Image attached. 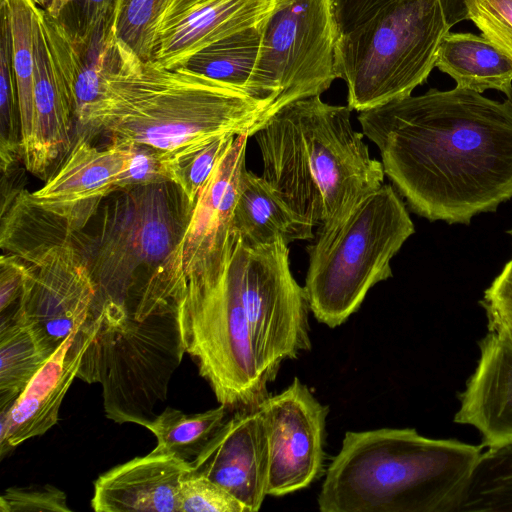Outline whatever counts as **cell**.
I'll return each instance as SVG.
<instances>
[{
	"mask_svg": "<svg viewBox=\"0 0 512 512\" xmlns=\"http://www.w3.org/2000/svg\"><path fill=\"white\" fill-rule=\"evenodd\" d=\"M446 512H512V442L480 453Z\"/></svg>",
	"mask_w": 512,
	"mask_h": 512,
	"instance_id": "cell-26",
	"label": "cell"
},
{
	"mask_svg": "<svg viewBox=\"0 0 512 512\" xmlns=\"http://www.w3.org/2000/svg\"><path fill=\"white\" fill-rule=\"evenodd\" d=\"M128 141H110L99 149L88 134H78L56 172L38 190L28 193L32 204L70 235L83 229L102 200L117 191L116 180L128 155Z\"/></svg>",
	"mask_w": 512,
	"mask_h": 512,
	"instance_id": "cell-15",
	"label": "cell"
},
{
	"mask_svg": "<svg viewBox=\"0 0 512 512\" xmlns=\"http://www.w3.org/2000/svg\"><path fill=\"white\" fill-rule=\"evenodd\" d=\"M129 143L125 166L115 183L117 191L162 182L179 184V166L170 155L145 144Z\"/></svg>",
	"mask_w": 512,
	"mask_h": 512,
	"instance_id": "cell-32",
	"label": "cell"
},
{
	"mask_svg": "<svg viewBox=\"0 0 512 512\" xmlns=\"http://www.w3.org/2000/svg\"><path fill=\"white\" fill-rule=\"evenodd\" d=\"M480 304L488 320V332L512 349V259L485 290Z\"/></svg>",
	"mask_w": 512,
	"mask_h": 512,
	"instance_id": "cell-37",
	"label": "cell"
},
{
	"mask_svg": "<svg viewBox=\"0 0 512 512\" xmlns=\"http://www.w3.org/2000/svg\"><path fill=\"white\" fill-rule=\"evenodd\" d=\"M313 225L293 212L263 179L245 169L235 204L232 233L250 247L314 238Z\"/></svg>",
	"mask_w": 512,
	"mask_h": 512,
	"instance_id": "cell-23",
	"label": "cell"
},
{
	"mask_svg": "<svg viewBox=\"0 0 512 512\" xmlns=\"http://www.w3.org/2000/svg\"><path fill=\"white\" fill-rule=\"evenodd\" d=\"M227 407L187 414L167 407L146 427L157 439L152 450L192 461L226 420Z\"/></svg>",
	"mask_w": 512,
	"mask_h": 512,
	"instance_id": "cell-28",
	"label": "cell"
},
{
	"mask_svg": "<svg viewBox=\"0 0 512 512\" xmlns=\"http://www.w3.org/2000/svg\"><path fill=\"white\" fill-rule=\"evenodd\" d=\"M263 179L285 204L319 229L341 222L366 195L384 184L381 161L370 156L348 106L320 95L290 102L254 134Z\"/></svg>",
	"mask_w": 512,
	"mask_h": 512,
	"instance_id": "cell-3",
	"label": "cell"
},
{
	"mask_svg": "<svg viewBox=\"0 0 512 512\" xmlns=\"http://www.w3.org/2000/svg\"><path fill=\"white\" fill-rule=\"evenodd\" d=\"M414 232L390 184L363 197L338 224L319 229L307 247L303 286L314 317L330 328L343 324L375 284L392 276L391 260Z\"/></svg>",
	"mask_w": 512,
	"mask_h": 512,
	"instance_id": "cell-6",
	"label": "cell"
},
{
	"mask_svg": "<svg viewBox=\"0 0 512 512\" xmlns=\"http://www.w3.org/2000/svg\"><path fill=\"white\" fill-rule=\"evenodd\" d=\"M261 23L202 49L187 61L184 68L250 93L249 84L260 47Z\"/></svg>",
	"mask_w": 512,
	"mask_h": 512,
	"instance_id": "cell-27",
	"label": "cell"
},
{
	"mask_svg": "<svg viewBox=\"0 0 512 512\" xmlns=\"http://www.w3.org/2000/svg\"><path fill=\"white\" fill-rule=\"evenodd\" d=\"M250 135L239 134L222 155L200 191L189 222L170 254L151 272L130 307L136 319L168 311L187 273L232 235V219L240 180L246 169V147Z\"/></svg>",
	"mask_w": 512,
	"mask_h": 512,
	"instance_id": "cell-12",
	"label": "cell"
},
{
	"mask_svg": "<svg viewBox=\"0 0 512 512\" xmlns=\"http://www.w3.org/2000/svg\"><path fill=\"white\" fill-rule=\"evenodd\" d=\"M435 67L457 87L479 93L493 89L512 100V59L483 35L449 31L439 44Z\"/></svg>",
	"mask_w": 512,
	"mask_h": 512,
	"instance_id": "cell-24",
	"label": "cell"
},
{
	"mask_svg": "<svg viewBox=\"0 0 512 512\" xmlns=\"http://www.w3.org/2000/svg\"><path fill=\"white\" fill-rule=\"evenodd\" d=\"M272 101L184 67L138 58L110 77L100 98L76 119L86 132L145 144L179 164L224 135L254 134L272 116Z\"/></svg>",
	"mask_w": 512,
	"mask_h": 512,
	"instance_id": "cell-2",
	"label": "cell"
},
{
	"mask_svg": "<svg viewBox=\"0 0 512 512\" xmlns=\"http://www.w3.org/2000/svg\"><path fill=\"white\" fill-rule=\"evenodd\" d=\"M56 349L43 331L14 311L0 324V408L13 405Z\"/></svg>",
	"mask_w": 512,
	"mask_h": 512,
	"instance_id": "cell-25",
	"label": "cell"
},
{
	"mask_svg": "<svg viewBox=\"0 0 512 512\" xmlns=\"http://www.w3.org/2000/svg\"><path fill=\"white\" fill-rule=\"evenodd\" d=\"M237 135H224L194 151L179 166V186L189 202L195 205L203 186L216 164L230 147Z\"/></svg>",
	"mask_w": 512,
	"mask_h": 512,
	"instance_id": "cell-36",
	"label": "cell"
},
{
	"mask_svg": "<svg viewBox=\"0 0 512 512\" xmlns=\"http://www.w3.org/2000/svg\"><path fill=\"white\" fill-rule=\"evenodd\" d=\"M95 313L98 330L77 378L101 385L108 419L146 428L186 353L175 307L138 320L125 305L106 301Z\"/></svg>",
	"mask_w": 512,
	"mask_h": 512,
	"instance_id": "cell-7",
	"label": "cell"
},
{
	"mask_svg": "<svg viewBox=\"0 0 512 512\" xmlns=\"http://www.w3.org/2000/svg\"><path fill=\"white\" fill-rule=\"evenodd\" d=\"M4 1L11 24L23 152L30 142L34 120V22L37 5L31 0Z\"/></svg>",
	"mask_w": 512,
	"mask_h": 512,
	"instance_id": "cell-29",
	"label": "cell"
},
{
	"mask_svg": "<svg viewBox=\"0 0 512 512\" xmlns=\"http://www.w3.org/2000/svg\"><path fill=\"white\" fill-rule=\"evenodd\" d=\"M338 37L331 0H273L260 27L250 93L271 100L273 114L295 100L321 95L338 78Z\"/></svg>",
	"mask_w": 512,
	"mask_h": 512,
	"instance_id": "cell-10",
	"label": "cell"
},
{
	"mask_svg": "<svg viewBox=\"0 0 512 512\" xmlns=\"http://www.w3.org/2000/svg\"><path fill=\"white\" fill-rule=\"evenodd\" d=\"M234 255L253 352L270 383L284 360L311 349L308 300L283 240L250 247L235 236Z\"/></svg>",
	"mask_w": 512,
	"mask_h": 512,
	"instance_id": "cell-11",
	"label": "cell"
},
{
	"mask_svg": "<svg viewBox=\"0 0 512 512\" xmlns=\"http://www.w3.org/2000/svg\"><path fill=\"white\" fill-rule=\"evenodd\" d=\"M103 212L88 266L96 285L95 311L106 301L128 306L138 273L151 272L170 254L194 205L174 182L121 190Z\"/></svg>",
	"mask_w": 512,
	"mask_h": 512,
	"instance_id": "cell-9",
	"label": "cell"
},
{
	"mask_svg": "<svg viewBox=\"0 0 512 512\" xmlns=\"http://www.w3.org/2000/svg\"><path fill=\"white\" fill-rule=\"evenodd\" d=\"M179 512H247V510L220 485L191 471L180 483Z\"/></svg>",
	"mask_w": 512,
	"mask_h": 512,
	"instance_id": "cell-34",
	"label": "cell"
},
{
	"mask_svg": "<svg viewBox=\"0 0 512 512\" xmlns=\"http://www.w3.org/2000/svg\"><path fill=\"white\" fill-rule=\"evenodd\" d=\"M33 3H35L38 7L45 9L52 0H31Z\"/></svg>",
	"mask_w": 512,
	"mask_h": 512,
	"instance_id": "cell-42",
	"label": "cell"
},
{
	"mask_svg": "<svg viewBox=\"0 0 512 512\" xmlns=\"http://www.w3.org/2000/svg\"><path fill=\"white\" fill-rule=\"evenodd\" d=\"M192 472L220 485L247 510L256 512L267 495L268 436L258 407L226 419L199 455Z\"/></svg>",
	"mask_w": 512,
	"mask_h": 512,
	"instance_id": "cell-16",
	"label": "cell"
},
{
	"mask_svg": "<svg viewBox=\"0 0 512 512\" xmlns=\"http://www.w3.org/2000/svg\"><path fill=\"white\" fill-rule=\"evenodd\" d=\"M192 471L190 461L171 454L136 457L94 481L96 512H179V488Z\"/></svg>",
	"mask_w": 512,
	"mask_h": 512,
	"instance_id": "cell-21",
	"label": "cell"
},
{
	"mask_svg": "<svg viewBox=\"0 0 512 512\" xmlns=\"http://www.w3.org/2000/svg\"><path fill=\"white\" fill-rule=\"evenodd\" d=\"M441 3L449 28L468 19L464 0H441Z\"/></svg>",
	"mask_w": 512,
	"mask_h": 512,
	"instance_id": "cell-41",
	"label": "cell"
},
{
	"mask_svg": "<svg viewBox=\"0 0 512 512\" xmlns=\"http://www.w3.org/2000/svg\"><path fill=\"white\" fill-rule=\"evenodd\" d=\"M0 31V168L5 172L22 160V137L11 24L4 0H0Z\"/></svg>",
	"mask_w": 512,
	"mask_h": 512,
	"instance_id": "cell-30",
	"label": "cell"
},
{
	"mask_svg": "<svg viewBox=\"0 0 512 512\" xmlns=\"http://www.w3.org/2000/svg\"><path fill=\"white\" fill-rule=\"evenodd\" d=\"M235 236L187 273L174 305L186 353L221 405L248 409L268 396L257 364L234 255Z\"/></svg>",
	"mask_w": 512,
	"mask_h": 512,
	"instance_id": "cell-5",
	"label": "cell"
},
{
	"mask_svg": "<svg viewBox=\"0 0 512 512\" xmlns=\"http://www.w3.org/2000/svg\"><path fill=\"white\" fill-rule=\"evenodd\" d=\"M25 277V261L12 253L0 259V311L3 314L22 292Z\"/></svg>",
	"mask_w": 512,
	"mask_h": 512,
	"instance_id": "cell-40",
	"label": "cell"
},
{
	"mask_svg": "<svg viewBox=\"0 0 512 512\" xmlns=\"http://www.w3.org/2000/svg\"><path fill=\"white\" fill-rule=\"evenodd\" d=\"M1 512H70L64 491L50 485L7 488L0 496Z\"/></svg>",
	"mask_w": 512,
	"mask_h": 512,
	"instance_id": "cell-38",
	"label": "cell"
},
{
	"mask_svg": "<svg viewBox=\"0 0 512 512\" xmlns=\"http://www.w3.org/2000/svg\"><path fill=\"white\" fill-rule=\"evenodd\" d=\"M258 408L269 445L267 495L284 496L310 486L323 472L328 407L294 378Z\"/></svg>",
	"mask_w": 512,
	"mask_h": 512,
	"instance_id": "cell-14",
	"label": "cell"
},
{
	"mask_svg": "<svg viewBox=\"0 0 512 512\" xmlns=\"http://www.w3.org/2000/svg\"><path fill=\"white\" fill-rule=\"evenodd\" d=\"M508 233L512 236V229L508 231Z\"/></svg>",
	"mask_w": 512,
	"mask_h": 512,
	"instance_id": "cell-43",
	"label": "cell"
},
{
	"mask_svg": "<svg viewBox=\"0 0 512 512\" xmlns=\"http://www.w3.org/2000/svg\"><path fill=\"white\" fill-rule=\"evenodd\" d=\"M468 20L512 59V0H464Z\"/></svg>",
	"mask_w": 512,
	"mask_h": 512,
	"instance_id": "cell-35",
	"label": "cell"
},
{
	"mask_svg": "<svg viewBox=\"0 0 512 512\" xmlns=\"http://www.w3.org/2000/svg\"><path fill=\"white\" fill-rule=\"evenodd\" d=\"M273 0H171L156 35L152 59L182 68L202 49L261 23Z\"/></svg>",
	"mask_w": 512,
	"mask_h": 512,
	"instance_id": "cell-18",
	"label": "cell"
},
{
	"mask_svg": "<svg viewBox=\"0 0 512 512\" xmlns=\"http://www.w3.org/2000/svg\"><path fill=\"white\" fill-rule=\"evenodd\" d=\"M21 258L25 277L15 311L39 327L56 349L93 315L97 290L87 258L72 237Z\"/></svg>",
	"mask_w": 512,
	"mask_h": 512,
	"instance_id": "cell-13",
	"label": "cell"
},
{
	"mask_svg": "<svg viewBox=\"0 0 512 512\" xmlns=\"http://www.w3.org/2000/svg\"><path fill=\"white\" fill-rule=\"evenodd\" d=\"M449 31L441 0H395L340 35L335 66L348 107L362 112L411 95L435 67Z\"/></svg>",
	"mask_w": 512,
	"mask_h": 512,
	"instance_id": "cell-8",
	"label": "cell"
},
{
	"mask_svg": "<svg viewBox=\"0 0 512 512\" xmlns=\"http://www.w3.org/2000/svg\"><path fill=\"white\" fill-rule=\"evenodd\" d=\"M483 446L412 428L346 432L318 495L322 512H446Z\"/></svg>",
	"mask_w": 512,
	"mask_h": 512,
	"instance_id": "cell-4",
	"label": "cell"
},
{
	"mask_svg": "<svg viewBox=\"0 0 512 512\" xmlns=\"http://www.w3.org/2000/svg\"><path fill=\"white\" fill-rule=\"evenodd\" d=\"M93 314L56 348L13 405L0 408V456L24 441L41 436L57 424L64 397L98 326Z\"/></svg>",
	"mask_w": 512,
	"mask_h": 512,
	"instance_id": "cell-17",
	"label": "cell"
},
{
	"mask_svg": "<svg viewBox=\"0 0 512 512\" xmlns=\"http://www.w3.org/2000/svg\"><path fill=\"white\" fill-rule=\"evenodd\" d=\"M384 173L430 220L469 224L512 198V100L435 88L360 112Z\"/></svg>",
	"mask_w": 512,
	"mask_h": 512,
	"instance_id": "cell-1",
	"label": "cell"
},
{
	"mask_svg": "<svg viewBox=\"0 0 512 512\" xmlns=\"http://www.w3.org/2000/svg\"><path fill=\"white\" fill-rule=\"evenodd\" d=\"M38 15L77 119L100 98L108 79L139 57L119 39L116 21L103 24L86 36L72 37L44 9L38 7Z\"/></svg>",
	"mask_w": 512,
	"mask_h": 512,
	"instance_id": "cell-19",
	"label": "cell"
},
{
	"mask_svg": "<svg viewBox=\"0 0 512 512\" xmlns=\"http://www.w3.org/2000/svg\"><path fill=\"white\" fill-rule=\"evenodd\" d=\"M339 36L364 23L395 0H331Z\"/></svg>",
	"mask_w": 512,
	"mask_h": 512,
	"instance_id": "cell-39",
	"label": "cell"
},
{
	"mask_svg": "<svg viewBox=\"0 0 512 512\" xmlns=\"http://www.w3.org/2000/svg\"><path fill=\"white\" fill-rule=\"evenodd\" d=\"M171 0H119L116 32L140 59H152L157 29Z\"/></svg>",
	"mask_w": 512,
	"mask_h": 512,
	"instance_id": "cell-31",
	"label": "cell"
},
{
	"mask_svg": "<svg viewBox=\"0 0 512 512\" xmlns=\"http://www.w3.org/2000/svg\"><path fill=\"white\" fill-rule=\"evenodd\" d=\"M118 4L119 0H52L44 11L70 36L83 37L116 21Z\"/></svg>",
	"mask_w": 512,
	"mask_h": 512,
	"instance_id": "cell-33",
	"label": "cell"
},
{
	"mask_svg": "<svg viewBox=\"0 0 512 512\" xmlns=\"http://www.w3.org/2000/svg\"><path fill=\"white\" fill-rule=\"evenodd\" d=\"M34 120L31 139L22 152L27 171L46 181L50 169L73 146L76 120L68 89L55 65L42 28L38 6L34 22Z\"/></svg>",
	"mask_w": 512,
	"mask_h": 512,
	"instance_id": "cell-20",
	"label": "cell"
},
{
	"mask_svg": "<svg viewBox=\"0 0 512 512\" xmlns=\"http://www.w3.org/2000/svg\"><path fill=\"white\" fill-rule=\"evenodd\" d=\"M480 357L459 395L454 422L476 428L482 446L512 442V349L495 334L479 343Z\"/></svg>",
	"mask_w": 512,
	"mask_h": 512,
	"instance_id": "cell-22",
	"label": "cell"
}]
</instances>
